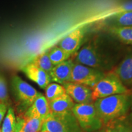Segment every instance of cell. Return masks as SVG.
Instances as JSON below:
<instances>
[{"instance_id":"cell-1","label":"cell","mask_w":132,"mask_h":132,"mask_svg":"<svg viewBox=\"0 0 132 132\" xmlns=\"http://www.w3.org/2000/svg\"><path fill=\"white\" fill-rule=\"evenodd\" d=\"M94 105L99 118L105 125L128 114L131 100L128 94H122L97 99Z\"/></svg>"},{"instance_id":"cell-2","label":"cell","mask_w":132,"mask_h":132,"mask_svg":"<svg viewBox=\"0 0 132 132\" xmlns=\"http://www.w3.org/2000/svg\"><path fill=\"white\" fill-rule=\"evenodd\" d=\"M72 112L83 132H95L103 127L94 103H75Z\"/></svg>"},{"instance_id":"cell-3","label":"cell","mask_w":132,"mask_h":132,"mask_svg":"<svg viewBox=\"0 0 132 132\" xmlns=\"http://www.w3.org/2000/svg\"><path fill=\"white\" fill-rule=\"evenodd\" d=\"M49 132H83L72 111L50 113L44 120L42 130Z\"/></svg>"},{"instance_id":"cell-4","label":"cell","mask_w":132,"mask_h":132,"mask_svg":"<svg viewBox=\"0 0 132 132\" xmlns=\"http://www.w3.org/2000/svg\"><path fill=\"white\" fill-rule=\"evenodd\" d=\"M129 92L113 72L105 74L92 88V97L94 102L97 99Z\"/></svg>"},{"instance_id":"cell-5","label":"cell","mask_w":132,"mask_h":132,"mask_svg":"<svg viewBox=\"0 0 132 132\" xmlns=\"http://www.w3.org/2000/svg\"><path fill=\"white\" fill-rule=\"evenodd\" d=\"M75 62L102 71L107 64L95 42H87L81 48L76 56Z\"/></svg>"},{"instance_id":"cell-6","label":"cell","mask_w":132,"mask_h":132,"mask_svg":"<svg viewBox=\"0 0 132 132\" xmlns=\"http://www.w3.org/2000/svg\"><path fill=\"white\" fill-rule=\"evenodd\" d=\"M11 86L15 98L20 108L26 111L37 98L39 92L17 75L12 77Z\"/></svg>"},{"instance_id":"cell-7","label":"cell","mask_w":132,"mask_h":132,"mask_svg":"<svg viewBox=\"0 0 132 132\" xmlns=\"http://www.w3.org/2000/svg\"><path fill=\"white\" fill-rule=\"evenodd\" d=\"M103 71L75 62L69 82L92 88L104 77Z\"/></svg>"},{"instance_id":"cell-8","label":"cell","mask_w":132,"mask_h":132,"mask_svg":"<svg viewBox=\"0 0 132 132\" xmlns=\"http://www.w3.org/2000/svg\"><path fill=\"white\" fill-rule=\"evenodd\" d=\"M66 94L72 99L75 103H93L92 89L85 85L75 82H67L63 85Z\"/></svg>"},{"instance_id":"cell-9","label":"cell","mask_w":132,"mask_h":132,"mask_svg":"<svg viewBox=\"0 0 132 132\" xmlns=\"http://www.w3.org/2000/svg\"><path fill=\"white\" fill-rule=\"evenodd\" d=\"M113 72L128 91L132 90V51L125 56Z\"/></svg>"},{"instance_id":"cell-10","label":"cell","mask_w":132,"mask_h":132,"mask_svg":"<svg viewBox=\"0 0 132 132\" xmlns=\"http://www.w3.org/2000/svg\"><path fill=\"white\" fill-rule=\"evenodd\" d=\"M74 64L75 62L72 59H69L61 63L54 65L49 74L52 81L62 86L69 82Z\"/></svg>"},{"instance_id":"cell-11","label":"cell","mask_w":132,"mask_h":132,"mask_svg":"<svg viewBox=\"0 0 132 132\" xmlns=\"http://www.w3.org/2000/svg\"><path fill=\"white\" fill-rule=\"evenodd\" d=\"M50 113V110L48 102L45 96L39 92L37 98L23 116L24 117L40 118L44 120Z\"/></svg>"},{"instance_id":"cell-12","label":"cell","mask_w":132,"mask_h":132,"mask_svg":"<svg viewBox=\"0 0 132 132\" xmlns=\"http://www.w3.org/2000/svg\"><path fill=\"white\" fill-rule=\"evenodd\" d=\"M22 71L29 80L36 82L43 89H45L52 81L48 73L31 62L24 66L22 69Z\"/></svg>"},{"instance_id":"cell-13","label":"cell","mask_w":132,"mask_h":132,"mask_svg":"<svg viewBox=\"0 0 132 132\" xmlns=\"http://www.w3.org/2000/svg\"><path fill=\"white\" fill-rule=\"evenodd\" d=\"M84 33L85 32L82 28L75 29L60 40L58 47L72 55L75 53L80 47L84 38Z\"/></svg>"},{"instance_id":"cell-14","label":"cell","mask_w":132,"mask_h":132,"mask_svg":"<svg viewBox=\"0 0 132 132\" xmlns=\"http://www.w3.org/2000/svg\"><path fill=\"white\" fill-rule=\"evenodd\" d=\"M103 132H132V114L109 122Z\"/></svg>"},{"instance_id":"cell-15","label":"cell","mask_w":132,"mask_h":132,"mask_svg":"<svg viewBox=\"0 0 132 132\" xmlns=\"http://www.w3.org/2000/svg\"><path fill=\"white\" fill-rule=\"evenodd\" d=\"M50 113L62 114L72 111L75 103L67 94L48 102Z\"/></svg>"},{"instance_id":"cell-16","label":"cell","mask_w":132,"mask_h":132,"mask_svg":"<svg viewBox=\"0 0 132 132\" xmlns=\"http://www.w3.org/2000/svg\"><path fill=\"white\" fill-rule=\"evenodd\" d=\"M21 118V132H41L44 119L38 118L24 117L20 116Z\"/></svg>"},{"instance_id":"cell-17","label":"cell","mask_w":132,"mask_h":132,"mask_svg":"<svg viewBox=\"0 0 132 132\" xmlns=\"http://www.w3.org/2000/svg\"><path fill=\"white\" fill-rule=\"evenodd\" d=\"M108 31L122 42L132 45V26L131 27H114L110 26Z\"/></svg>"},{"instance_id":"cell-18","label":"cell","mask_w":132,"mask_h":132,"mask_svg":"<svg viewBox=\"0 0 132 132\" xmlns=\"http://www.w3.org/2000/svg\"><path fill=\"white\" fill-rule=\"evenodd\" d=\"M110 26L131 27L132 26V11L122 12L110 17Z\"/></svg>"},{"instance_id":"cell-19","label":"cell","mask_w":132,"mask_h":132,"mask_svg":"<svg viewBox=\"0 0 132 132\" xmlns=\"http://www.w3.org/2000/svg\"><path fill=\"white\" fill-rule=\"evenodd\" d=\"M45 90V97L48 102L55 100L66 94L65 88L63 86L56 82L50 83Z\"/></svg>"},{"instance_id":"cell-20","label":"cell","mask_w":132,"mask_h":132,"mask_svg":"<svg viewBox=\"0 0 132 132\" xmlns=\"http://www.w3.org/2000/svg\"><path fill=\"white\" fill-rule=\"evenodd\" d=\"M48 56L54 65L61 63L69 59L71 54L59 47H54L48 52Z\"/></svg>"},{"instance_id":"cell-21","label":"cell","mask_w":132,"mask_h":132,"mask_svg":"<svg viewBox=\"0 0 132 132\" xmlns=\"http://www.w3.org/2000/svg\"><path fill=\"white\" fill-rule=\"evenodd\" d=\"M31 63L48 74L50 73L54 66L50 59L48 52L39 54V55L34 57Z\"/></svg>"},{"instance_id":"cell-22","label":"cell","mask_w":132,"mask_h":132,"mask_svg":"<svg viewBox=\"0 0 132 132\" xmlns=\"http://www.w3.org/2000/svg\"><path fill=\"white\" fill-rule=\"evenodd\" d=\"M16 121V118L15 115L14 109L9 106L7 109L6 116L3 119L1 132H14L15 128Z\"/></svg>"},{"instance_id":"cell-23","label":"cell","mask_w":132,"mask_h":132,"mask_svg":"<svg viewBox=\"0 0 132 132\" xmlns=\"http://www.w3.org/2000/svg\"><path fill=\"white\" fill-rule=\"evenodd\" d=\"M0 103H4L9 107V96L6 80L3 76L0 75Z\"/></svg>"},{"instance_id":"cell-24","label":"cell","mask_w":132,"mask_h":132,"mask_svg":"<svg viewBox=\"0 0 132 132\" xmlns=\"http://www.w3.org/2000/svg\"><path fill=\"white\" fill-rule=\"evenodd\" d=\"M129 11H132V0L126 1L120 4L118 7L115 8L114 11H111V16L122 12H129Z\"/></svg>"},{"instance_id":"cell-25","label":"cell","mask_w":132,"mask_h":132,"mask_svg":"<svg viewBox=\"0 0 132 132\" xmlns=\"http://www.w3.org/2000/svg\"><path fill=\"white\" fill-rule=\"evenodd\" d=\"M8 108H9V106L0 103V125L1 124L5 117V115L7 113Z\"/></svg>"},{"instance_id":"cell-26","label":"cell","mask_w":132,"mask_h":132,"mask_svg":"<svg viewBox=\"0 0 132 132\" xmlns=\"http://www.w3.org/2000/svg\"><path fill=\"white\" fill-rule=\"evenodd\" d=\"M14 132H21V118L20 117H16V125L15 130Z\"/></svg>"},{"instance_id":"cell-27","label":"cell","mask_w":132,"mask_h":132,"mask_svg":"<svg viewBox=\"0 0 132 132\" xmlns=\"http://www.w3.org/2000/svg\"><path fill=\"white\" fill-rule=\"evenodd\" d=\"M130 100H131V106H130V107H131V108L132 110V95L130 97Z\"/></svg>"},{"instance_id":"cell-28","label":"cell","mask_w":132,"mask_h":132,"mask_svg":"<svg viewBox=\"0 0 132 132\" xmlns=\"http://www.w3.org/2000/svg\"><path fill=\"white\" fill-rule=\"evenodd\" d=\"M95 132H103V131H95Z\"/></svg>"},{"instance_id":"cell-29","label":"cell","mask_w":132,"mask_h":132,"mask_svg":"<svg viewBox=\"0 0 132 132\" xmlns=\"http://www.w3.org/2000/svg\"><path fill=\"white\" fill-rule=\"evenodd\" d=\"M0 132H1V129H0Z\"/></svg>"}]
</instances>
